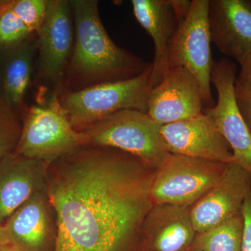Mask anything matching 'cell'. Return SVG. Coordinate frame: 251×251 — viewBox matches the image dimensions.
<instances>
[{
  "mask_svg": "<svg viewBox=\"0 0 251 251\" xmlns=\"http://www.w3.org/2000/svg\"><path fill=\"white\" fill-rule=\"evenodd\" d=\"M36 35L38 76L61 94L75 41L70 0H49L45 21Z\"/></svg>",
  "mask_w": 251,
  "mask_h": 251,
  "instance_id": "obj_8",
  "label": "cell"
},
{
  "mask_svg": "<svg viewBox=\"0 0 251 251\" xmlns=\"http://www.w3.org/2000/svg\"><path fill=\"white\" fill-rule=\"evenodd\" d=\"M4 226L11 242L24 251H54L57 217L48 189L33 195Z\"/></svg>",
  "mask_w": 251,
  "mask_h": 251,
  "instance_id": "obj_13",
  "label": "cell"
},
{
  "mask_svg": "<svg viewBox=\"0 0 251 251\" xmlns=\"http://www.w3.org/2000/svg\"><path fill=\"white\" fill-rule=\"evenodd\" d=\"M156 170L111 148L86 145L49 164L54 251H133L154 203Z\"/></svg>",
  "mask_w": 251,
  "mask_h": 251,
  "instance_id": "obj_1",
  "label": "cell"
},
{
  "mask_svg": "<svg viewBox=\"0 0 251 251\" xmlns=\"http://www.w3.org/2000/svg\"><path fill=\"white\" fill-rule=\"evenodd\" d=\"M211 42L240 65L251 53V0H209Z\"/></svg>",
  "mask_w": 251,
  "mask_h": 251,
  "instance_id": "obj_14",
  "label": "cell"
},
{
  "mask_svg": "<svg viewBox=\"0 0 251 251\" xmlns=\"http://www.w3.org/2000/svg\"><path fill=\"white\" fill-rule=\"evenodd\" d=\"M70 1L75 41L61 94L129 80L146 70L150 63L116 45L108 35L97 0Z\"/></svg>",
  "mask_w": 251,
  "mask_h": 251,
  "instance_id": "obj_2",
  "label": "cell"
},
{
  "mask_svg": "<svg viewBox=\"0 0 251 251\" xmlns=\"http://www.w3.org/2000/svg\"><path fill=\"white\" fill-rule=\"evenodd\" d=\"M86 145L85 135L73 126L59 94L52 92L28 109L14 152L50 164Z\"/></svg>",
  "mask_w": 251,
  "mask_h": 251,
  "instance_id": "obj_3",
  "label": "cell"
},
{
  "mask_svg": "<svg viewBox=\"0 0 251 251\" xmlns=\"http://www.w3.org/2000/svg\"><path fill=\"white\" fill-rule=\"evenodd\" d=\"M236 73L237 66L229 59L214 62L211 83L217 92L218 101L203 112L210 117L229 144L233 154L232 163L251 176V135L238 106L234 92Z\"/></svg>",
  "mask_w": 251,
  "mask_h": 251,
  "instance_id": "obj_9",
  "label": "cell"
},
{
  "mask_svg": "<svg viewBox=\"0 0 251 251\" xmlns=\"http://www.w3.org/2000/svg\"><path fill=\"white\" fill-rule=\"evenodd\" d=\"M22 128L23 123L19 112L0 102V161L14 152Z\"/></svg>",
  "mask_w": 251,
  "mask_h": 251,
  "instance_id": "obj_21",
  "label": "cell"
},
{
  "mask_svg": "<svg viewBox=\"0 0 251 251\" xmlns=\"http://www.w3.org/2000/svg\"><path fill=\"white\" fill-rule=\"evenodd\" d=\"M191 206L154 204L143 227L153 251H183L193 245L196 237L191 217Z\"/></svg>",
  "mask_w": 251,
  "mask_h": 251,
  "instance_id": "obj_17",
  "label": "cell"
},
{
  "mask_svg": "<svg viewBox=\"0 0 251 251\" xmlns=\"http://www.w3.org/2000/svg\"><path fill=\"white\" fill-rule=\"evenodd\" d=\"M208 8L209 0H193L172 42L168 58L169 69L184 68L197 80L204 108H211L214 103L211 90L214 62L211 56Z\"/></svg>",
  "mask_w": 251,
  "mask_h": 251,
  "instance_id": "obj_7",
  "label": "cell"
},
{
  "mask_svg": "<svg viewBox=\"0 0 251 251\" xmlns=\"http://www.w3.org/2000/svg\"><path fill=\"white\" fill-rule=\"evenodd\" d=\"M0 251H24L12 242L0 244Z\"/></svg>",
  "mask_w": 251,
  "mask_h": 251,
  "instance_id": "obj_26",
  "label": "cell"
},
{
  "mask_svg": "<svg viewBox=\"0 0 251 251\" xmlns=\"http://www.w3.org/2000/svg\"><path fill=\"white\" fill-rule=\"evenodd\" d=\"M243 232L242 212L205 232L196 234L192 248L202 251H242Z\"/></svg>",
  "mask_w": 251,
  "mask_h": 251,
  "instance_id": "obj_19",
  "label": "cell"
},
{
  "mask_svg": "<svg viewBox=\"0 0 251 251\" xmlns=\"http://www.w3.org/2000/svg\"><path fill=\"white\" fill-rule=\"evenodd\" d=\"M238 106L251 135V98L237 99Z\"/></svg>",
  "mask_w": 251,
  "mask_h": 251,
  "instance_id": "obj_25",
  "label": "cell"
},
{
  "mask_svg": "<svg viewBox=\"0 0 251 251\" xmlns=\"http://www.w3.org/2000/svg\"><path fill=\"white\" fill-rule=\"evenodd\" d=\"M202 93L197 80L182 67L169 69L149 95L147 115L163 126L202 115Z\"/></svg>",
  "mask_w": 251,
  "mask_h": 251,
  "instance_id": "obj_10",
  "label": "cell"
},
{
  "mask_svg": "<svg viewBox=\"0 0 251 251\" xmlns=\"http://www.w3.org/2000/svg\"><path fill=\"white\" fill-rule=\"evenodd\" d=\"M251 188V176L240 166L229 163L224 177L191 207L196 233H202L242 213Z\"/></svg>",
  "mask_w": 251,
  "mask_h": 251,
  "instance_id": "obj_12",
  "label": "cell"
},
{
  "mask_svg": "<svg viewBox=\"0 0 251 251\" xmlns=\"http://www.w3.org/2000/svg\"><path fill=\"white\" fill-rule=\"evenodd\" d=\"M152 64L129 80L92 86L59 94L61 105L74 128L81 131L112 114L124 110L147 112L151 92Z\"/></svg>",
  "mask_w": 251,
  "mask_h": 251,
  "instance_id": "obj_4",
  "label": "cell"
},
{
  "mask_svg": "<svg viewBox=\"0 0 251 251\" xmlns=\"http://www.w3.org/2000/svg\"><path fill=\"white\" fill-rule=\"evenodd\" d=\"M9 236L4 226H0V244L10 242Z\"/></svg>",
  "mask_w": 251,
  "mask_h": 251,
  "instance_id": "obj_27",
  "label": "cell"
},
{
  "mask_svg": "<svg viewBox=\"0 0 251 251\" xmlns=\"http://www.w3.org/2000/svg\"><path fill=\"white\" fill-rule=\"evenodd\" d=\"M48 167L14 152L0 161V226L33 195L48 189Z\"/></svg>",
  "mask_w": 251,
  "mask_h": 251,
  "instance_id": "obj_15",
  "label": "cell"
},
{
  "mask_svg": "<svg viewBox=\"0 0 251 251\" xmlns=\"http://www.w3.org/2000/svg\"><path fill=\"white\" fill-rule=\"evenodd\" d=\"M162 139L173 154L232 163V150L210 117L204 114L162 126Z\"/></svg>",
  "mask_w": 251,
  "mask_h": 251,
  "instance_id": "obj_11",
  "label": "cell"
},
{
  "mask_svg": "<svg viewBox=\"0 0 251 251\" xmlns=\"http://www.w3.org/2000/svg\"><path fill=\"white\" fill-rule=\"evenodd\" d=\"M244 232L242 251H251V188L242 206Z\"/></svg>",
  "mask_w": 251,
  "mask_h": 251,
  "instance_id": "obj_24",
  "label": "cell"
},
{
  "mask_svg": "<svg viewBox=\"0 0 251 251\" xmlns=\"http://www.w3.org/2000/svg\"><path fill=\"white\" fill-rule=\"evenodd\" d=\"M4 2L3 0H0V13L2 11L3 8H4Z\"/></svg>",
  "mask_w": 251,
  "mask_h": 251,
  "instance_id": "obj_28",
  "label": "cell"
},
{
  "mask_svg": "<svg viewBox=\"0 0 251 251\" xmlns=\"http://www.w3.org/2000/svg\"><path fill=\"white\" fill-rule=\"evenodd\" d=\"M236 98H251V53L241 65V71L234 82Z\"/></svg>",
  "mask_w": 251,
  "mask_h": 251,
  "instance_id": "obj_23",
  "label": "cell"
},
{
  "mask_svg": "<svg viewBox=\"0 0 251 251\" xmlns=\"http://www.w3.org/2000/svg\"><path fill=\"white\" fill-rule=\"evenodd\" d=\"M229 164L171 153L155 172L153 203L192 206L224 177Z\"/></svg>",
  "mask_w": 251,
  "mask_h": 251,
  "instance_id": "obj_6",
  "label": "cell"
},
{
  "mask_svg": "<svg viewBox=\"0 0 251 251\" xmlns=\"http://www.w3.org/2000/svg\"><path fill=\"white\" fill-rule=\"evenodd\" d=\"M133 14L154 44V59L151 75V87H156L168 72L172 42L180 23L172 0H132Z\"/></svg>",
  "mask_w": 251,
  "mask_h": 251,
  "instance_id": "obj_16",
  "label": "cell"
},
{
  "mask_svg": "<svg viewBox=\"0 0 251 251\" xmlns=\"http://www.w3.org/2000/svg\"><path fill=\"white\" fill-rule=\"evenodd\" d=\"M10 1L0 13V50L19 45L34 34L11 9Z\"/></svg>",
  "mask_w": 251,
  "mask_h": 251,
  "instance_id": "obj_20",
  "label": "cell"
},
{
  "mask_svg": "<svg viewBox=\"0 0 251 251\" xmlns=\"http://www.w3.org/2000/svg\"><path fill=\"white\" fill-rule=\"evenodd\" d=\"M36 41L0 50V102L19 112L30 85Z\"/></svg>",
  "mask_w": 251,
  "mask_h": 251,
  "instance_id": "obj_18",
  "label": "cell"
},
{
  "mask_svg": "<svg viewBox=\"0 0 251 251\" xmlns=\"http://www.w3.org/2000/svg\"><path fill=\"white\" fill-rule=\"evenodd\" d=\"M49 0H11L9 6L33 34L40 30L47 14Z\"/></svg>",
  "mask_w": 251,
  "mask_h": 251,
  "instance_id": "obj_22",
  "label": "cell"
},
{
  "mask_svg": "<svg viewBox=\"0 0 251 251\" xmlns=\"http://www.w3.org/2000/svg\"><path fill=\"white\" fill-rule=\"evenodd\" d=\"M161 126L145 112L124 110L81 131L87 145L125 151L156 170L171 154L162 139Z\"/></svg>",
  "mask_w": 251,
  "mask_h": 251,
  "instance_id": "obj_5",
  "label": "cell"
},
{
  "mask_svg": "<svg viewBox=\"0 0 251 251\" xmlns=\"http://www.w3.org/2000/svg\"><path fill=\"white\" fill-rule=\"evenodd\" d=\"M202 251L199 250V249H193V248H192V251Z\"/></svg>",
  "mask_w": 251,
  "mask_h": 251,
  "instance_id": "obj_29",
  "label": "cell"
}]
</instances>
